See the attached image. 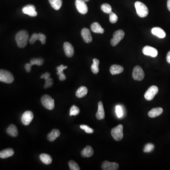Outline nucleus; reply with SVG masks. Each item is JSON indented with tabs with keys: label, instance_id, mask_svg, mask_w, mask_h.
Listing matches in <instances>:
<instances>
[{
	"label": "nucleus",
	"instance_id": "41",
	"mask_svg": "<svg viewBox=\"0 0 170 170\" xmlns=\"http://www.w3.org/2000/svg\"><path fill=\"white\" fill-rule=\"evenodd\" d=\"M50 76H51V74H50V73H49V72H45L44 74H42L40 78H41V79H44L45 80H46V79L50 78Z\"/></svg>",
	"mask_w": 170,
	"mask_h": 170
},
{
	"label": "nucleus",
	"instance_id": "30",
	"mask_svg": "<svg viewBox=\"0 0 170 170\" xmlns=\"http://www.w3.org/2000/svg\"><path fill=\"white\" fill-rule=\"evenodd\" d=\"M44 62V59L42 58H32L30 60V63L32 65H36L37 66H41Z\"/></svg>",
	"mask_w": 170,
	"mask_h": 170
},
{
	"label": "nucleus",
	"instance_id": "35",
	"mask_svg": "<svg viewBox=\"0 0 170 170\" xmlns=\"http://www.w3.org/2000/svg\"><path fill=\"white\" fill-rule=\"evenodd\" d=\"M115 112H116L117 116L118 118H121L123 115V110L122 107L120 105H117L115 108Z\"/></svg>",
	"mask_w": 170,
	"mask_h": 170
},
{
	"label": "nucleus",
	"instance_id": "33",
	"mask_svg": "<svg viewBox=\"0 0 170 170\" xmlns=\"http://www.w3.org/2000/svg\"><path fill=\"white\" fill-rule=\"evenodd\" d=\"M69 166L70 169L71 170H79L80 168L77 163H76L75 161L70 160L69 162Z\"/></svg>",
	"mask_w": 170,
	"mask_h": 170
},
{
	"label": "nucleus",
	"instance_id": "21",
	"mask_svg": "<svg viewBox=\"0 0 170 170\" xmlns=\"http://www.w3.org/2000/svg\"><path fill=\"white\" fill-rule=\"evenodd\" d=\"M123 70H124V69L122 66L116 65V64L112 65L110 69V72L112 75L120 74L123 72Z\"/></svg>",
	"mask_w": 170,
	"mask_h": 170
},
{
	"label": "nucleus",
	"instance_id": "11",
	"mask_svg": "<svg viewBox=\"0 0 170 170\" xmlns=\"http://www.w3.org/2000/svg\"><path fill=\"white\" fill-rule=\"evenodd\" d=\"M143 54L152 57H155L158 55L157 49L150 46H145L142 49Z\"/></svg>",
	"mask_w": 170,
	"mask_h": 170
},
{
	"label": "nucleus",
	"instance_id": "1",
	"mask_svg": "<svg viewBox=\"0 0 170 170\" xmlns=\"http://www.w3.org/2000/svg\"><path fill=\"white\" fill-rule=\"evenodd\" d=\"M29 35L27 31L21 30L16 34L15 39L17 44L20 48H24L26 46L28 41Z\"/></svg>",
	"mask_w": 170,
	"mask_h": 170
},
{
	"label": "nucleus",
	"instance_id": "4",
	"mask_svg": "<svg viewBox=\"0 0 170 170\" xmlns=\"http://www.w3.org/2000/svg\"><path fill=\"white\" fill-rule=\"evenodd\" d=\"M14 77L9 71L4 70H0V81L7 84H10L14 81Z\"/></svg>",
	"mask_w": 170,
	"mask_h": 170
},
{
	"label": "nucleus",
	"instance_id": "24",
	"mask_svg": "<svg viewBox=\"0 0 170 170\" xmlns=\"http://www.w3.org/2000/svg\"><path fill=\"white\" fill-rule=\"evenodd\" d=\"M67 68V66H65L63 65H61L60 66H58L56 68V70H57V74L59 76V79L61 81H63L66 79V76L63 73V71L64 70L66 69Z\"/></svg>",
	"mask_w": 170,
	"mask_h": 170
},
{
	"label": "nucleus",
	"instance_id": "43",
	"mask_svg": "<svg viewBox=\"0 0 170 170\" xmlns=\"http://www.w3.org/2000/svg\"><path fill=\"white\" fill-rule=\"evenodd\" d=\"M166 60L168 63H170V51L167 53L166 56Z\"/></svg>",
	"mask_w": 170,
	"mask_h": 170
},
{
	"label": "nucleus",
	"instance_id": "8",
	"mask_svg": "<svg viewBox=\"0 0 170 170\" xmlns=\"http://www.w3.org/2000/svg\"><path fill=\"white\" fill-rule=\"evenodd\" d=\"M132 76L135 80L141 81L144 79L145 74L143 70L140 66H136L133 70Z\"/></svg>",
	"mask_w": 170,
	"mask_h": 170
},
{
	"label": "nucleus",
	"instance_id": "37",
	"mask_svg": "<svg viewBox=\"0 0 170 170\" xmlns=\"http://www.w3.org/2000/svg\"><path fill=\"white\" fill-rule=\"evenodd\" d=\"M37 40H39L38 34L34 33L29 39V43L31 44H34Z\"/></svg>",
	"mask_w": 170,
	"mask_h": 170
},
{
	"label": "nucleus",
	"instance_id": "9",
	"mask_svg": "<svg viewBox=\"0 0 170 170\" xmlns=\"http://www.w3.org/2000/svg\"><path fill=\"white\" fill-rule=\"evenodd\" d=\"M34 114L32 112L27 111L25 112L21 117V122L25 126L29 125L33 120Z\"/></svg>",
	"mask_w": 170,
	"mask_h": 170
},
{
	"label": "nucleus",
	"instance_id": "6",
	"mask_svg": "<svg viewBox=\"0 0 170 170\" xmlns=\"http://www.w3.org/2000/svg\"><path fill=\"white\" fill-rule=\"evenodd\" d=\"M125 33L122 30H118L115 31L113 35V38L111 40V44L112 46H115L120 43L124 37Z\"/></svg>",
	"mask_w": 170,
	"mask_h": 170
},
{
	"label": "nucleus",
	"instance_id": "22",
	"mask_svg": "<svg viewBox=\"0 0 170 170\" xmlns=\"http://www.w3.org/2000/svg\"><path fill=\"white\" fill-rule=\"evenodd\" d=\"M94 154V150L90 146H87L81 152V155L83 157H90Z\"/></svg>",
	"mask_w": 170,
	"mask_h": 170
},
{
	"label": "nucleus",
	"instance_id": "32",
	"mask_svg": "<svg viewBox=\"0 0 170 170\" xmlns=\"http://www.w3.org/2000/svg\"><path fill=\"white\" fill-rule=\"evenodd\" d=\"M80 112V110L79 108L76 105H72L71 106V108L70 109V116H76L78 114H79Z\"/></svg>",
	"mask_w": 170,
	"mask_h": 170
},
{
	"label": "nucleus",
	"instance_id": "28",
	"mask_svg": "<svg viewBox=\"0 0 170 170\" xmlns=\"http://www.w3.org/2000/svg\"><path fill=\"white\" fill-rule=\"evenodd\" d=\"M49 2L55 10H59L62 5V0H49Z\"/></svg>",
	"mask_w": 170,
	"mask_h": 170
},
{
	"label": "nucleus",
	"instance_id": "45",
	"mask_svg": "<svg viewBox=\"0 0 170 170\" xmlns=\"http://www.w3.org/2000/svg\"><path fill=\"white\" fill-rule=\"evenodd\" d=\"M85 2H88L89 1V0H83Z\"/></svg>",
	"mask_w": 170,
	"mask_h": 170
},
{
	"label": "nucleus",
	"instance_id": "29",
	"mask_svg": "<svg viewBox=\"0 0 170 170\" xmlns=\"http://www.w3.org/2000/svg\"><path fill=\"white\" fill-rule=\"evenodd\" d=\"M99 64V61L98 59H96V58L93 59V64L91 67V70L93 73L96 74L99 72V67H98Z\"/></svg>",
	"mask_w": 170,
	"mask_h": 170
},
{
	"label": "nucleus",
	"instance_id": "39",
	"mask_svg": "<svg viewBox=\"0 0 170 170\" xmlns=\"http://www.w3.org/2000/svg\"><path fill=\"white\" fill-rule=\"evenodd\" d=\"M45 80V83L44 85V88L45 89H47V88L52 86L53 82V79H52L50 78Z\"/></svg>",
	"mask_w": 170,
	"mask_h": 170
},
{
	"label": "nucleus",
	"instance_id": "7",
	"mask_svg": "<svg viewBox=\"0 0 170 170\" xmlns=\"http://www.w3.org/2000/svg\"><path fill=\"white\" fill-rule=\"evenodd\" d=\"M158 92V88L155 86L150 87L147 91L146 92L144 97L147 101H151L155 96L157 94Z\"/></svg>",
	"mask_w": 170,
	"mask_h": 170
},
{
	"label": "nucleus",
	"instance_id": "40",
	"mask_svg": "<svg viewBox=\"0 0 170 170\" xmlns=\"http://www.w3.org/2000/svg\"><path fill=\"white\" fill-rule=\"evenodd\" d=\"M38 35H39V41H40L42 44H45V41H46V36H45L44 34H42V33H39Z\"/></svg>",
	"mask_w": 170,
	"mask_h": 170
},
{
	"label": "nucleus",
	"instance_id": "36",
	"mask_svg": "<svg viewBox=\"0 0 170 170\" xmlns=\"http://www.w3.org/2000/svg\"><path fill=\"white\" fill-rule=\"evenodd\" d=\"M80 128L81 129L83 130L86 133L88 134H91L94 132V130L89 126L86 125H81L80 126Z\"/></svg>",
	"mask_w": 170,
	"mask_h": 170
},
{
	"label": "nucleus",
	"instance_id": "2",
	"mask_svg": "<svg viewBox=\"0 0 170 170\" xmlns=\"http://www.w3.org/2000/svg\"><path fill=\"white\" fill-rule=\"evenodd\" d=\"M135 7L137 13L139 17L144 18L148 15V8L144 3L140 2H136L135 3Z\"/></svg>",
	"mask_w": 170,
	"mask_h": 170
},
{
	"label": "nucleus",
	"instance_id": "16",
	"mask_svg": "<svg viewBox=\"0 0 170 170\" xmlns=\"http://www.w3.org/2000/svg\"><path fill=\"white\" fill-rule=\"evenodd\" d=\"M105 117V113L104 109L103 104L102 102H99L98 104V110L96 113V118L98 120L104 119Z\"/></svg>",
	"mask_w": 170,
	"mask_h": 170
},
{
	"label": "nucleus",
	"instance_id": "19",
	"mask_svg": "<svg viewBox=\"0 0 170 170\" xmlns=\"http://www.w3.org/2000/svg\"><path fill=\"white\" fill-rule=\"evenodd\" d=\"M14 151L12 148H7L0 152V157L2 159L11 157L14 155Z\"/></svg>",
	"mask_w": 170,
	"mask_h": 170
},
{
	"label": "nucleus",
	"instance_id": "44",
	"mask_svg": "<svg viewBox=\"0 0 170 170\" xmlns=\"http://www.w3.org/2000/svg\"><path fill=\"white\" fill-rule=\"evenodd\" d=\"M167 8H168V10L170 11V0H168L167 1Z\"/></svg>",
	"mask_w": 170,
	"mask_h": 170
},
{
	"label": "nucleus",
	"instance_id": "3",
	"mask_svg": "<svg viewBox=\"0 0 170 170\" xmlns=\"http://www.w3.org/2000/svg\"><path fill=\"white\" fill-rule=\"evenodd\" d=\"M41 103L46 109L49 110L53 109L54 107V101L51 96L45 95L41 99Z\"/></svg>",
	"mask_w": 170,
	"mask_h": 170
},
{
	"label": "nucleus",
	"instance_id": "18",
	"mask_svg": "<svg viewBox=\"0 0 170 170\" xmlns=\"http://www.w3.org/2000/svg\"><path fill=\"white\" fill-rule=\"evenodd\" d=\"M60 135V132L58 130L53 129L47 135V139L50 142H53Z\"/></svg>",
	"mask_w": 170,
	"mask_h": 170
},
{
	"label": "nucleus",
	"instance_id": "14",
	"mask_svg": "<svg viewBox=\"0 0 170 170\" xmlns=\"http://www.w3.org/2000/svg\"><path fill=\"white\" fill-rule=\"evenodd\" d=\"M64 52L65 55L68 57H71L73 56L74 53V48L73 46L69 42H65L63 44Z\"/></svg>",
	"mask_w": 170,
	"mask_h": 170
},
{
	"label": "nucleus",
	"instance_id": "26",
	"mask_svg": "<svg viewBox=\"0 0 170 170\" xmlns=\"http://www.w3.org/2000/svg\"><path fill=\"white\" fill-rule=\"evenodd\" d=\"M40 160L42 162L45 164H50L52 162V158L49 155L46 154H42L39 156Z\"/></svg>",
	"mask_w": 170,
	"mask_h": 170
},
{
	"label": "nucleus",
	"instance_id": "23",
	"mask_svg": "<svg viewBox=\"0 0 170 170\" xmlns=\"http://www.w3.org/2000/svg\"><path fill=\"white\" fill-rule=\"evenodd\" d=\"M6 132L8 135L13 137H16L18 135V130L17 129V127L14 124H11L8 127L6 130Z\"/></svg>",
	"mask_w": 170,
	"mask_h": 170
},
{
	"label": "nucleus",
	"instance_id": "15",
	"mask_svg": "<svg viewBox=\"0 0 170 170\" xmlns=\"http://www.w3.org/2000/svg\"><path fill=\"white\" fill-rule=\"evenodd\" d=\"M81 35L83 40L86 43H90L92 42V37L91 33L88 28H83L81 30Z\"/></svg>",
	"mask_w": 170,
	"mask_h": 170
},
{
	"label": "nucleus",
	"instance_id": "13",
	"mask_svg": "<svg viewBox=\"0 0 170 170\" xmlns=\"http://www.w3.org/2000/svg\"><path fill=\"white\" fill-rule=\"evenodd\" d=\"M102 170H117L119 168V164L116 163H112L105 161L102 164Z\"/></svg>",
	"mask_w": 170,
	"mask_h": 170
},
{
	"label": "nucleus",
	"instance_id": "17",
	"mask_svg": "<svg viewBox=\"0 0 170 170\" xmlns=\"http://www.w3.org/2000/svg\"><path fill=\"white\" fill-rule=\"evenodd\" d=\"M151 32L154 35L160 38H164L166 36L165 31L159 27H155L152 28Z\"/></svg>",
	"mask_w": 170,
	"mask_h": 170
},
{
	"label": "nucleus",
	"instance_id": "27",
	"mask_svg": "<svg viewBox=\"0 0 170 170\" xmlns=\"http://www.w3.org/2000/svg\"><path fill=\"white\" fill-rule=\"evenodd\" d=\"M87 89L86 87L82 86L76 91V96L78 98H82L87 94Z\"/></svg>",
	"mask_w": 170,
	"mask_h": 170
},
{
	"label": "nucleus",
	"instance_id": "5",
	"mask_svg": "<svg viewBox=\"0 0 170 170\" xmlns=\"http://www.w3.org/2000/svg\"><path fill=\"white\" fill-rule=\"evenodd\" d=\"M111 135L116 141H120L123 137V126L121 124L114 127L111 130Z\"/></svg>",
	"mask_w": 170,
	"mask_h": 170
},
{
	"label": "nucleus",
	"instance_id": "25",
	"mask_svg": "<svg viewBox=\"0 0 170 170\" xmlns=\"http://www.w3.org/2000/svg\"><path fill=\"white\" fill-rule=\"evenodd\" d=\"M91 29L92 31L94 33L99 34H103L104 33V29L102 28L101 25L97 22L92 23L91 25Z\"/></svg>",
	"mask_w": 170,
	"mask_h": 170
},
{
	"label": "nucleus",
	"instance_id": "38",
	"mask_svg": "<svg viewBox=\"0 0 170 170\" xmlns=\"http://www.w3.org/2000/svg\"><path fill=\"white\" fill-rule=\"evenodd\" d=\"M109 15H110L109 19H110V22L113 24L116 23L118 20V17L117 15L113 12L110 13Z\"/></svg>",
	"mask_w": 170,
	"mask_h": 170
},
{
	"label": "nucleus",
	"instance_id": "12",
	"mask_svg": "<svg viewBox=\"0 0 170 170\" xmlns=\"http://www.w3.org/2000/svg\"><path fill=\"white\" fill-rule=\"evenodd\" d=\"M22 12L24 14H27L31 17H35L37 14L35 7L33 5H28L23 7Z\"/></svg>",
	"mask_w": 170,
	"mask_h": 170
},
{
	"label": "nucleus",
	"instance_id": "31",
	"mask_svg": "<svg viewBox=\"0 0 170 170\" xmlns=\"http://www.w3.org/2000/svg\"><path fill=\"white\" fill-rule=\"evenodd\" d=\"M101 8L102 11L104 12V13L110 14L112 12V9L111 6H110L109 4H107V3L102 4Z\"/></svg>",
	"mask_w": 170,
	"mask_h": 170
},
{
	"label": "nucleus",
	"instance_id": "34",
	"mask_svg": "<svg viewBox=\"0 0 170 170\" xmlns=\"http://www.w3.org/2000/svg\"><path fill=\"white\" fill-rule=\"evenodd\" d=\"M154 145L153 144L148 143L146 145L144 149H143V151L145 153H149V152L153 151V149H154Z\"/></svg>",
	"mask_w": 170,
	"mask_h": 170
},
{
	"label": "nucleus",
	"instance_id": "42",
	"mask_svg": "<svg viewBox=\"0 0 170 170\" xmlns=\"http://www.w3.org/2000/svg\"><path fill=\"white\" fill-rule=\"evenodd\" d=\"M33 66L31 63H26L25 65V69L27 72H29L31 71V67Z\"/></svg>",
	"mask_w": 170,
	"mask_h": 170
},
{
	"label": "nucleus",
	"instance_id": "20",
	"mask_svg": "<svg viewBox=\"0 0 170 170\" xmlns=\"http://www.w3.org/2000/svg\"><path fill=\"white\" fill-rule=\"evenodd\" d=\"M163 109L161 107H157L152 109L148 112V115L150 118H155L161 115L163 113Z\"/></svg>",
	"mask_w": 170,
	"mask_h": 170
},
{
	"label": "nucleus",
	"instance_id": "10",
	"mask_svg": "<svg viewBox=\"0 0 170 170\" xmlns=\"http://www.w3.org/2000/svg\"><path fill=\"white\" fill-rule=\"evenodd\" d=\"M75 5L79 13L82 14H85L87 13L88 8L85 2L83 0H76Z\"/></svg>",
	"mask_w": 170,
	"mask_h": 170
}]
</instances>
